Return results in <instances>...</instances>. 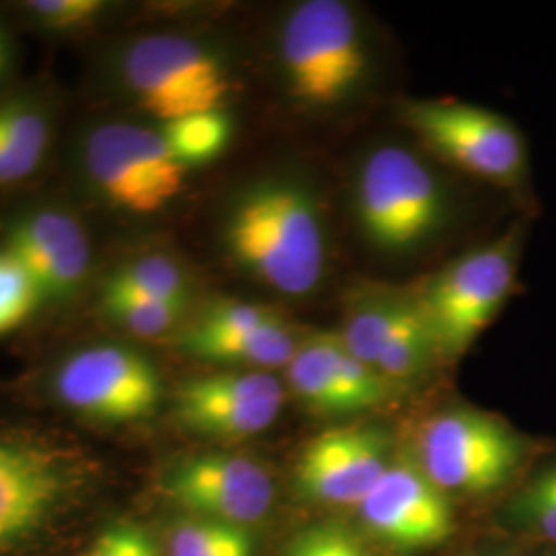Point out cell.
Returning <instances> with one entry per match:
<instances>
[{
  "instance_id": "6da1fadb",
  "label": "cell",
  "mask_w": 556,
  "mask_h": 556,
  "mask_svg": "<svg viewBox=\"0 0 556 556\" xmlns=\"http://www.w3.org/2000/svg\"><path fill=\"white\" fill-rule=\"evenodd\" d=\"M225 241L250 275L289 298L318 289L326 238L318 204L293 181H264L236 202Z\"/></svg>"
},
{
  "instance_id": "7a4b0ae2",
  "label": "cell",
  "mask_w": 556,
  "mask_h": 556,
  "mask_svg": "<svg viewBox=\"0 0 556 556\" xmlns=\"http://www.w3.org/2000/svg\"><path fill=\"white\" fill-rule=\"evenodd\" d=\"M280 64L289 93L307 108L349 100L367 75L369 56L355 11L340 0H305L285 20Z\"/></svg>"
},
{
  "instance_id": "3957f363",
  "label": "cell",
  "mask_w": 556,
  "mask_h": 556,
  "mask_svg": "<svg viewBox=\"0 0 556 556\" xmlns=\"http://www.w3.org/2000/svg\"><path fill=\"white\" fill-rule=\"evenodd\" d=\"M523 229L514 225L501 238L468 252L417 299L435 351L445 357L466 353L514 295Z\"/></svg>"
},
{
  "instance_id": "277c9868",
  "label": "cell",
  "mask_w": 556,
  "mask_h": 556,
  "mask_svg": "<svg viewBox=\"0 0 556 556\" xmlns=\"http://www.w3.org/2000/svg\"><path fill=\"white\" fill-rule=\"evenodd\" d=\"M445 217L438 176L404 147H379L357 178V219L379 250L406 252L431 238Z\"/></svg>"
},
{
  "instance_id": "5b68a950",
  "label": "cell",
  "mask_w": 556,
  "mask_h": 556,
  "mask_svg": "<svg viewBox=\"0 0 556 556\" xmlns=\"http://www.w3.org/2000/svg\"><path fill=\"white\" fill-rule=\"evenodd\" d=\"M523 459V441L498 418L470 408L429 418L418 435V468L445 495H489Z\"/></svg>"
},
{
  "instance_id": "8992f818",
  "label": "cell",
  "mask_w": 556,
  "mask_h": 556,
  "mask_svg": "<svg viewBox=\"0 0 556 556\" xmlns=\"http://www.w3.org/2000/svg\"><path fill=\"white\" fill-rule=\"evenodd\" d=\"M406 124L443 160L459 169L517 190L528 179V147L511 119L475 103L410 101Z\"/></svg>"
},
{
  "instance_id": "52a82bcc",
  "label": "cell",
  "mask_w": 556,
  "mask_h": 556,
  "mask_svg": "<svg viewBox=\"0 0 556 556\" xmlns=\"http://www.w3.org/2000/svg\"><path fill=\"white\" fill-rule=\"evenodd\" d=\"M122 75L140 105L167 122L200 112H215L229 93L227 71L208 48L174 34L135 41Z\"/></svg>"
},
{
  "instance_id": "ba28073f",
  "label": "cell",
  "mask_w": 556,
  "mask_h": 556,
  "mask_svg": "<svg viewBox=\"0 0 556 556\" xmlns=\"http://www.w3.org/2000/svg\"><path fill=\"white\" fill-rule=\"evenodd\" d=\"M85 167L105 199L137 215L169 204L186 178L161 132L126 122L105 124L87 137Z\"/></svg>"
},
{
  "instance_id": "9c48e42d",
  "label": "cell",
  "mask_w": 556,
  "mask_h": 556,
  "mask_svg": "<svg viewBox=\"0 0 556 556\" xmlns=\"http://www.w3.org/2000/svg\"><path fill=\"white\" fill-rule=\"evenodd\" d=\"M60 402L100 422H132L160 406L161 379L151 361L124 346H93L68 358L56 374Z\"/></svg>"
},
{
  "instance_id": "30bf717a",
  "label": "cell",
  "mask_w": 556,
  "mask_h": 556,
  "mask_svg": "<svg viewBox=\"0 0 556 556\" xmlns=\"http://www.w3.org/2000/svg\"><path fill=\"white\" fill-rule=\"evenodd\" d=\"M163 495L200 519L250 526L270 514L273 478L258 462L233 454H200L176 464L161 482Z\"/></svg>"
},
{
  "instance_id": "8fae6325",
  "label": "cell",
  "mask_w": 556,
  "mask_h": 556,
  "mask_svg": "<svg viewBox=\"0 0 556 556\" xmlns=\"http://www.w3.org/2000/svg\"><path fill=\"white\" fill-rule=\"evenodd\" d=\"M357 509L374 536L402 551L433 548L456 530L447 495L408 462L390 464Z\"/></svg>"
},
{
  "instance_id": "7c38bea8",
  "label": "cell",
  "mask_w": 556,
  "mask_h": 556,
  "mask_svg": "<svg viewBox=\"0 0 556 556\" xmlns=\"http://www.w3.org/2000/svg\"><path fill=\"white\" fill-rule=\"evenodd\" d=\"M285 404L280 379L268 371H229L186 381L176 394V415L190 431L241 439L266 431Z\"/></svg>"
},
{
  "instance_id": "4fadbf2b",
  "label": "cell",
  "mask_w": 556,
  "mask_h": 556,
  "mask_svg": "<svg viewBox=\"0 0 556 556\" xmlns=\"http://www.w3.org/2000/svg\"><path fill=\"white\" fill-rule=\"evenodd\" d=\"M386 438L369 427H337L312 439L295 466L301 495L328 505H355L388 470Z\"/></svg>"
},
{
  "instance_id": "5bb4252c",
  "label": "cell",
  "mask_w": 556,
  "mask_h": 556,
  "mask_svg": "<svg viewBox=\"0 0 556 556\" xmlns=\"http://www.w3.org/2000/svg\"><path fill=\"white\" fill-rule=\"evenodd\" d=\"M2 248L36 282L41 298L73 295L89 273L91 250L79 220L59 211H40L15 220Z\"/></svg>"
},
{
  "instance_id": "9a60e30c",
  "label": "cell",
  "mask_w": 556,
  "mask_h": 556,
  "mask_svg": "<svg viewBox=\"0 0 556 556\" xmlns=\"http://www.w3.org/2000/svg\"><path fill=\"white\" fill-rule=\"evenodd\" d=\"M64 480L52 457L0 443V553L29 536L59 503Z\"/></svg>"
},
{
  "instance_id": "2e32d148",
  "label": "cell",
  "mask_w": 556,
  "mask_h": 556,
  "mask_svg": "<svg viewBox=\"0 0 556 556\" xmlns=\"http://www.w3.org/2000/svg\"><path fill=\"white\" fill-rule=\"evenodd\" d=\"M181 346L186 353L202 361L243 365L262 371L287 367L299 344L291 328L277 318L238 332H202L192 328L181 338Z\"/></svg>"
},
{
  "instance_id": "e0dca14e",
  "label": "cell",
  "mask_w": 556,
  "mask_h": 556,
  "mask_svg": "<svg viewBox=\"0 0 556 556\" xmlns=\"http://www.w3.org/2000/svg\"><path fill=\"white\" fill-rule=\"evenodd\" d=\"M50 142V128L31 105L0 108V186L29 178L40 167Z\"/></svg>"
},
{
  "instance_id": "ac0fdd59",
  "label": "cell",
  "mask_w": 556,
  "mask_h": 556,
  "mask_svg": "<svg viewBox=\"0 0 556 556\" xmlns=\"http://www.w3.org/2000/svg\"><path fill=\"white\" fill-rule=\"evenodd\" d=\"M287 379L291 390L316 413L346 415L321 334L299 344L287 365Z\"/></svg>"
},
{
  "instance_id": "d6986e66",
  "label": "cell",
  "mask_w": 556,
  "mask_h": 556,
  "mask_svg": "<svg viewBox=\"0 0 556 556\" xmlns=\"http://www.w3.org/2000/svg\"><path fill=\"white\" fill-rule=\"evenodd\" d=\"M413 299H379L358 307L337 334L340 344L363 363L376 367L386 342L396 332Z\"/></svg>"
},
{
  "instance_id": "ffe728a7",
  "label": "cell",
  "mask_w": 556,
  "mask_h": 556,
  "mask_svg": "<svg viewBox=\"0 0 556 556\" xmlns=\"http://www.w3.org/2000/svg\"><path fill=\"white\" fill-rule=\"evenodd\" d=\"M435 351L429 326L418 307L417 299L410 301L396 332L386 342L376 369L392 383L415 378L425 369Z\"/></svg>"
},
{
  "instance_id": "44dd1931",
  "label": "cell",
  "mask_w": 556,
  "mask_h": 556,
  "mask_svg": "<svg viewBox=\"0 0 556 556\" xmlns=\"http://www.w3.org/2000/svg\"><path fill=\"white\" fill-rule=\"evenodd\" d=\"M332 374L337 379L338 392L346 413H358L383 404L394 383L379 374L376 367L351 355L338 340L337 334H321Z\"/></svg>"
},
{
  "instance_id": "7402d4cb",
  "label": "cell",
  "mask_w": 556,
  "mask_h": 556,
  "mask_svg": "<svg viewBox=\"0 0 556 556\" xmlns=\"http://www.w3.org/2000/svg\"><path fill=\"white\" fill-rule=\"evenodd\" d=\"M161 135L176 160L188 167L215 160L229 142L231 124L220 110L200 112L167 122Z\"/></svg>"
},
{
  "instance_id": "603a6c76",
  "label": "cell",
  "mask_w": 556,
  "mask_h": 556,
  "mask_svg": "<svg viewBox=\"0 0 556 556\" xmlns=\"http://www.w3.org/2000/svg\"><path fill=\"white\" fill-rule=\"evenodd\" d=\"M105 287L174 305H188V280L174 260L147 256L122 266Z\"/></svg>"
},
{
  "instance_id": "cb8c5ba5",
  "label": "cell",
  "mask_w": 556,
  "mask_h": 556,
  "mask_svg": "<svg viewBox=\"0 0 556 556\" xmlns=\"http://www.w3.org/2000/svg\"><path fill=\"white\" fill-rule=\"evenodd\" d=\"M169 556H256L252 538L239 526L190 519L174 528Z\"/></svg>"
},
{
  "instance_id": "d4e9b609",
  "label": "cell",
  "mask_w": 556,
  "mask_h": 556,
  "mask_svg": "<svg viewBox=\"0 0 556 556\" xmlns=\"http://www.w3.org/2000/svg\"><path fill=\"white\" fill-rule=\"evenodd\" d=\"M103 307L119 326L139 337H160L169 332L186 309L181 305L142 298L112 287H103Z\"/></svg>"
},
{
  "instance_id": "484cf974",
  "label": "cell",
  "mask_w": 556,
  "mask_h": 556,
  "mask_svg": "<svg viewBox=\"0 0 556 556\" xmlns=\"http://www.w3.org/2000/svg\"><path fill=\"white\" fill-rule=\"evenodd\" d=\"M43 301L17 260L0 248V337L17 330Z\"/></svg>"
},
{
  "instance_id": "4316f807",
  "label": "cell",
  "mask_w": 556,
  "mask_h": 556,
  "mask_svg": "<svg viewBox=\"0 0 556 556\" xmlns=\"http://www.w3.org/2000/svg\"><path fill=\"white\" fill-rule=\"evenodd\" d=\"M282 556H376L361 538L342 526L318 523L298 532L285 546Z\"/></svg>"
},
{
  "instance_id": "83f0119b",
  "label": "cell",
  "mask_w": 556,
  "mask_h": 556,
  "mask_svg": "<svg viewBox=\"0 0 556 556\" xmlns=\"http://www.w3.org/2000/svg\"><path fill=\"white\" fill-rule=\"evenodd\" d=\"M27 11L50 29H77L103 11L101 0H31Z\"/></svg>"
},
{
  "instance_id": "f1b7e54d",
  "label": "cell",
  "mask_w": 556,
  "mask_h": 556,
  "mask_svg": "<svg viewBox=\"0 0 556 556\" xmlns=\"http://www.w3.org/2000/svg\"><path fill=\"white\" fill-rule=\"evenodd\" d=\"M278 316L275 312L245 301H227L208 309V314L194 326L202 332H238L268 324Z\"/></svg>"
},
{
  "instance_id": "f546056e",
  "label": "cell",
  "mask_w": 556,
  "mask_h": 556,
  "mask_svg": "<svg viewBox=\"0 0 556 556\" xmlns=\"http://www.w3.org/2000/svg\"><path fill=\"white\" fill-rule=\"evenodd\" d=\"M517 516L528 526H532L542 536L556 542V498L540 495L530 489L521 493L516 501Z\"/></svg>"
},
{
  "instance_id": "4dcf8cb0",
  "label": "cell",
  "mask_w": 556,
  "mask_h": 556,
  "mask_svg": "<svg viewBox=\"0 0 556 556\" xmlns=\"http://www.w3.org/2000/svg\"><path fill=\"white\" fill-rule=\"evenodd\" d=\"M137 528H112L103 532L91 546L87 556H130Z\"/></svg>"
},
{
  "instance_id": "1f68e13d",
  "label": "cell",
  "mask_w": 556,
  "mask_h": 556,
  "mask_svg": "<svg viewBox=\"0 0 556 556\" xmlns=\"http://www.w3.org/2000/svg\"><path fill=\"white\" fill-rule=\"evenodd\" d=\"M528 489L534 491V493H540V495H548V497L556 498V464L551 466L548 470H544Z\"/></svg>"
},
{
  "instance_id": "d6a6232c",
  "label": "cell",
  "mask_w": 556,
  "mask_h": 556,
  "mask_svg": "<svg viewBox=\"0 0 556 556\" xmlns=\"http://www.w3.org/2000/svg\"><path fill=\"white\" fill-rule=\"evenodd\" d=\"M130 556H160V551H157V546L151 542V538L147 536L144 532H140L139 528H137Z\"/></svg>"
},
{
  "instance_id": "836d02e7",
  "label": "cell",
  "mask_w": 556,
  "mask_h": 556,
  "mask_svg": "<svg viewBox=\"0 0 556 556\" xmlns=\"http://www.w3.org/2000/svg\"><path fill=\"white\" fill-rule=\"evenodd\" d=\"M7 60H9V48H7V40H4L2 34H0V71L4 68Z\"/></svg>"
}]
</instances>
